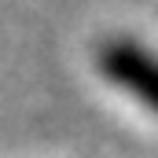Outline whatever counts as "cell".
Wrapping results in <instances>:
<instances>
[{
	"label": "cell",
	"mask_w": 158,
	"mask_h": 158,
	"mask_svg": "<svg viewBox=\"0 0 158 158\" xmlns=\"http://www.w3.org/2000/svg\"><path fill=\"white\" fill-rule=\"evenodd\" d=\"M99 70L114 85H121L129 96H136L140 103L158 110V59L151 52L129 40H114L99 52Z\"/></svg>",
	"instance_id": "6da1fadb"
}]
</instances>
